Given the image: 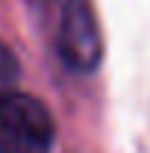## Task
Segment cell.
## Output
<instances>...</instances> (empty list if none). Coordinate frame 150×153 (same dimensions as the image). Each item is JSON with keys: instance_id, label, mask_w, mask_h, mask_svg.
<instances>
[{"instance_id": "cell-1", "label": "cell", "mask_w": 150, "mask_h": 153, "mask_svg": "<svg viewBox=\"0 0 150 153\" xmlns=\"http://www.w3.org/2000/svg\"><path fill=\"white\" fill-rule=\"evenodd\" d=\"M53 135V118L38 97L0 94V153H50Z\"/></svg>"}, {"instance_id": "cell-2", "label": "cell", "mask_w": 150, "mask_h": 153, "mask_svg": "<svg viewBox=\"0 0 150 153\" xmlns=\"http://www.w3.org/2000/svg\"><path fill=\"white\" fill-rule=\"evenodd\" d=\"M59 53L74 71L100 62V33L88 0H59Z\"/></svg>"}, {"instance_id": "cell-3", "label": "cell", "mask_w": 150, "mask_h": 153, "mask_svg": "<svg viewBox=\"0 0 150 153\" xmlns=\"http://www.w3.org/2000/svg\"><path fill=\"white\" fill-rule=\"evenodd\" d=\"M15 82H18V59L6 44H0V94L15 91Z\"/></svg>"}]
</instances>
